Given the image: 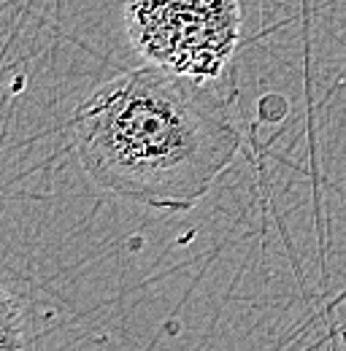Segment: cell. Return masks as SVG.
I'll return each mask as SVG.
<instances>
[{"instance_id":"obj_1","label":"cell","mask_w":346,"mask_h":351,"mask_svg":"<svg viewBox=\"0 0 346 351\" xmlns=\"http://www.w3.org/2000/svg\"><path fill=\"white\" fill-rule=\"evenodd\" d=\"M68 130L100 189L157 211L195 208L244 141L222 79L200 82L152 62L89 92Z\"/></svg>"},{"instance_id":"obj_2","label":"cell","mask_w":346,"mask_h":351,"mask_svg":"<svg viewBox=\"0 0 346 351\" xmlns=\"http://www.w3.org/2000/svg\"><path fill=\"white\" fill-rule=\"evenodd\" d=\"M125 30L146 62L200 82H219L241 41V3L128 0Z\"/></svg>"},{"instance_id":"obj_3","label":"cell","mask_w":346,"mask_h":351,"mask_svg":"<svg viewBox=\"0 0 346 351\" xmlns=\"http://www.w3.org/2000/svg\"><path fill=\"white\" fill-rule=\"evenodd\" d=\"M33 341V311L11 284L0 289V351H22Z\"/></svg>"}]
</instances>
